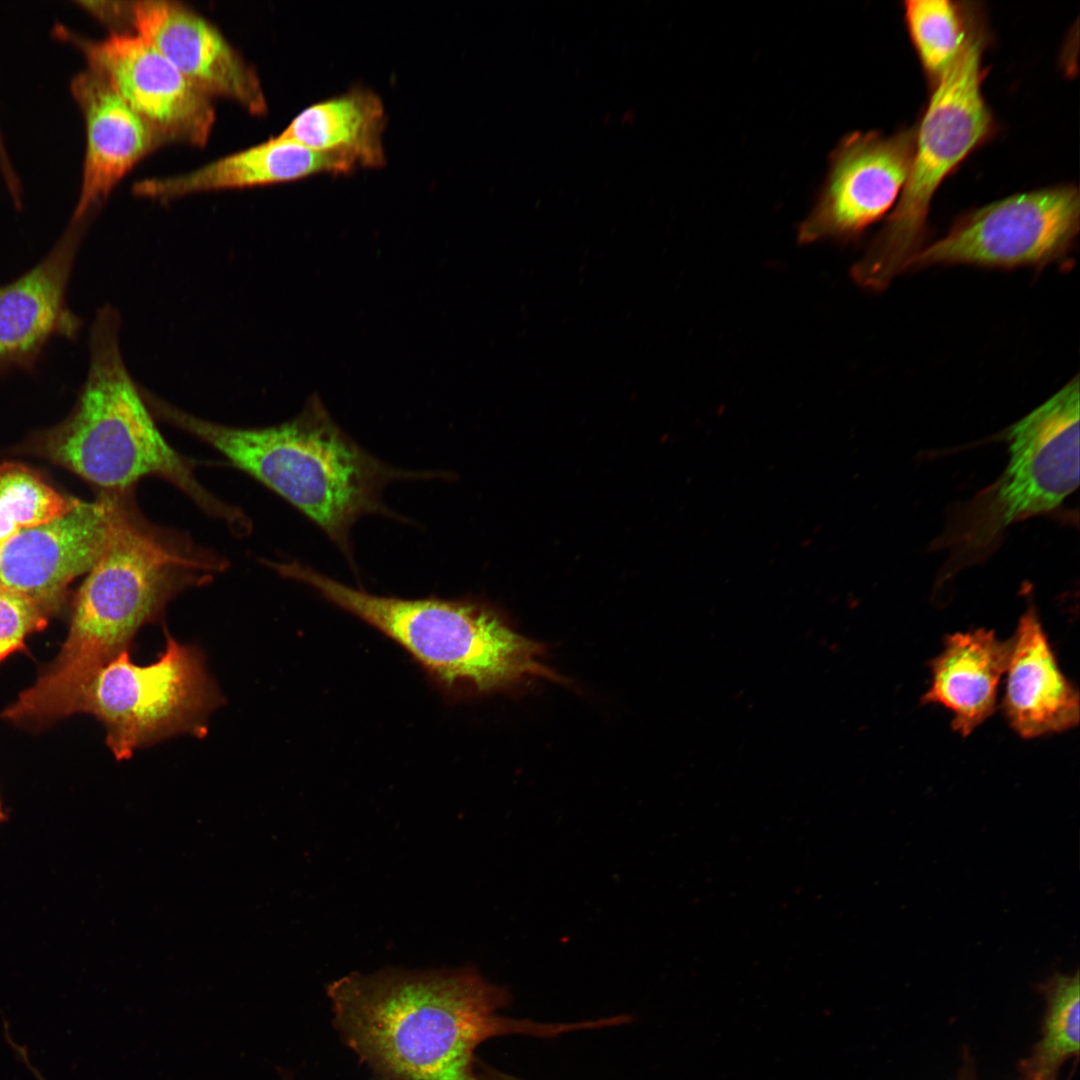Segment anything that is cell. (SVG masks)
Here are the masks:
<instances>
[{"instance_id": "cell-1", "label": "cell", "mask_w": 1080, "mask_h": 1080, "mask_svg": "<svg viewBox=\"0 0 1080 1080\" xmlns=\"http://www.w3.org/2000/svg\"><path fill=\"white\" fill-rule=\"evenodd\" d=\"M225 568L222 556L146 519L133 490L124 492L108 543L76 595L66 640L20 694L23 709L45 723L78 713L95 675L129 650L143 626L159 622L178 594Z\"/></svg>"}, {"instance_id": "cell-2", "label": "cell", "mask_w": 1080, "mask_h": 1080, "mask_svg": "<svg viewBox=\"0 0 1080 1080\" xmlns=\"http://www.w3.org/2000/svg\"><path fill=\"white\" fill-rule=\"evenodd\" d=\"M327 994L336 1029L378 1080H480L478 1045L535 1027L502 1017L507 991L470 966L355 972Z\"/></svg>"}, {"instance_id": "cell-3", "label": "cell", "mask_w": 1080, "mask_h": 1080, "mask_svg": "<svg viewBox=\"0 0 1080 1080\" xmlns=\"http://www.w3.org/2000/svg\"><path fill=\"white\" fill-rule=\"evenodd\" d=\"M152 414L223 454L312 521L356 571L351 531L361 517L400 518L383 502L394 481L432 479L441 473L395 468L374 457L311 400L284 423L262 428L222 425L199 418L148 392Z\"/></svg>"}, {"instance_id": "cell-4", "label": "cell", "mask_w": 1080, "mask_h": 1080, "mask_svg": "<svg viewBox=\"0 0 1080 1080\" xmlns=\"http://www.w3.org/2000/svg\"><path fill=\"white\" fill-rule=\"evenodd\" d=\"M120 331V313L111 305L99 308L90 327L87 375L72 413L48 437L50 456L105 492L132 490L143 477H159L234 532H247L246 516L207 491L191 462L161 434L125 365Z\"/></svg>"}, {"instance_id": "cell-5", "label": "cell", "mask_w": 1080, "mask_h": 1080, "mask_svg": "<svg viewBox=\"0 0 1080 1080\" xmlns=\"http://www.w3.org/2000/svg\"><path fill=\"white\" fill-rule=\"evenodd\" d=\"M270 566L393 640L447 693L495 691L530 675L560 679L539 661L543 646L485 602L375 595L296 561Z\"/></svg>"}, {"instance_id": "cell-6", "label": "cell", "mask_w": 1080, "mask_h": 1080, "mask_svg": "<svg viewBox=\"0 0 1080 1080\" xmlns=\"http://www.w3.org/2000/svg\"><path fill=\"white\" fill-rule=\"evenodd\" d=\"M975 18L961 51L932 86L916 129L910 171L896 203L851 276L872 291L887 288L925 246L932 198L944 179L995 130L982 94V56L989 36L983 16Z\"/></svg>"}, {"instance_id": "cell-7", "label": "cell", "mask_w": 1080, "mask_h": 1080, "mask_svg": "<svg viewBox=\"0 0 1080 1080\" xmlns=\"http://www.w3.org/2000/svg\"><path fill=\"white\" fill-rule=\"evenodd\" d=\"M1009 459L990 486L948 513L932 543L948 550L942 579L992 554L1011 524L1055 510L1079 485V377L1004 433Z\"/></svg>"}, {"instance_id": "cell-8", "label": "cell", "mask_w": 1080, "mask_h": 1080, "mask_svg": "<svg viewBox=\"0 0 1080 1080\" xmlns=\"http://www.w3.org/2000/svg\"><path fill=\"white\" fill-rule=\"evenodd\" d=\"M224 699L207 670L201 649L166 632L163 652L147 664L125 650L110 660L86 688L78 713L96 717L118 760L172 736L203 737L208 719Z\"/></svg>"}, {"instance_id": "cell-9", "label": "cell", "mask_w": 1080, "mask_h": 1080, "mask_svg": "<svg viewBox=\"0 0 1080 1080\" xmlns=\"http://www.w3.org/2000/svg\"><path fill=\"white\" fill-rule=\"evenodd\" d=\"M1075 185L1014 194L960 216L907 269L938 265L1040 268L1064 258L1079 232Z\"/></svg>"}, {"instance_id": "cell-10", "label": "cell", "mask_w": 1080, "mask_h": 1080, "mask_svg": "<svg viewBox=\"0 0 1080 1080\" xmlns=\"http://www.w3.org/2000/svg\"><path fill=\"white\" fill-rule=\"evenodd\" d=\"M916 128L891 136L853 132L840 141L816 203L798 230L801 244L850 240L894 205L906 183L915 150Z\"/></svg>"}, {"instance_id": "cell-11", "label": "cell", "mask_w": 1080, "mask_h": 1080, "mask_svg": "<svg viewBox=\"0 0 1080 1080\" xmlns=\"http://www.w3.org/2000/svg\"><path fill=\"white\" fill-rule=\"evenodd\" d=\"M165 143L207 144L215 122L208 96L141 36L115 31L101 40L63 32Z\"/></svg>"}, {"instance_id": "cell-12", "label": "cell", "mask_w": 1080, "mask_h": 1080, "mask_svg": "<svg viewBox=\"0 0 1080 1080\" xmlns=\"http://www.w3.org/2000/svg\"><path fill=\"white\" fill-rule=\"evenodd\" d=\"M114 31L127 24L209 98L220 96L254 115L267 112L255 68L218 28L187 5L169 0L114 1Z\"/></svg>"}, {"instance_id": "cell-13", "label": "cell", "mask_w": 1080, "mask_h": 1080, "mask_svg": "<svg viewBox=\"0 0 1080 1080\" xmlns=\"http://www.w3.org/2000/svg\"><path fill=\"white\" fill-rule=\"evenodd\" d=\"M123 492L78 500L65 515L25 529L0 546V586L55 612L70 582L88 573L105 549Z\"/></svg>"}, {"instance_id": "cell-14", "label": "cell", "mask_w": 1080, "mask_h": 1080, "mask_svg": "<svg viewBox=\"0 0 1080 1080\" xmlns=\"http://www.w3.org/2000/svg\"><path fill=\"white\" fill-rule=\"evenodd\" d=\"M87 222L71 221L40 262L0 286V375L34 371L53 339L73 340L81 330L67 289Z\"/></svg>"}, {"instance_id": "cell-15", "label": "cell", "mask_w": 1080, "mask_h": 1080, "mask_svg": "<svg viewBox=\"0 0 1080 1080\" xmlns=\"http://www.w3.org/2000/svg\"><path fill=\"white\" fill-rule=\"evenodd\" d=\"M71 91L85 124L82 181L71 221L88 218L122 178L164 144L111 84L91 69L79 73Z\"/></svg>"}, {"instance_id": "cell-16", "label": "cell", "mask_w": 1080, "mask_h": 1080, "mask_svg": "<svg viewBox=\"0 0 1080 1080\" xmlns=\"http://www.w3.org/2000/svg\"><path fill=\"white\" fill-rule=\"evenodd\" d=\"M358 168L348 157L319 152L282 135L214 160L193 171L136 182V196L171 200L194 193L285 183Z\"/></svg>"}, {"instance_id": "cell-17", "label": "cell", "mask_w": 1080, "mask_h": 1080, "mask_svg": "<svg viewBox=\"0 0 1080 1080\" xmlns=\"http://www.w3.org/2000/svg\"><path fill=\"white\" fill-rule=\"evenodd\" d=\"M1006 673L1003 707L1021 737L1062 732L1078 724V692L1060 670L1033 605L1012 638Z\"/></svg>"}, {"instance_id": "cell-18", "label": "cell", "mask_w": 1080, "mask_h": 1080, "mask_svg": "<svg viewBox=\"0 0 1080 1080\" xmlns=\"http://www.w3.org/2000/svg\"><path fill=\"white\" fill-rule=\"evenodd\" d=\"M1011 650L1012 639L1002 641L984 628L949 635L931 663L932 683L922 701L948 708L953 730L968 736L994 712Z\"/></svg>"}, {"instance_id": "cell-19", "label": "cell", "mask_w": 1080, "mask_h": 1080, "mask_svg": "<svg viewBox=\"0 0 1080 1080\" xmlns=\"http://www.w3.org/2000/svg\"><path fill=\"white\" fill-rule=\"evenodd\" d=\"M385 125L379 96L353 88L306 107L280 135L315 151L348 157L357 167L380 168L386 160Z\"/></svg>"}, {"instance_id": "cell-20", "label": "cell", "mask_w": 1080, "mask_h": 1080, "mask_svg": "<svg viewBox=\"0 0 1080 1080\" xmlns=\"http://www.w3.org/2000/svg\"><path fill=\"white\" fill-rule=\"evenodd\" d=\"M903 5L911 42L933 86L964 46L979 9L949 0H908Z\"/></svg>"}, {"instance_id": "cell-21", "label": "cell", "mask_w": 1080, "mask_h": 1080, "mask_svg": "<svg viewBox=\"0 0 1080 1080\" xmlns=\"http://www.w3.org/2000/svg\"><path fill=\"white\" fill-rule=\"evenodd\" d=\"M1079 972L1055 973L1040 986L1047 1002L1042 1037L1022 1070L1031 1080H1055L1060 1066L1079 1054Z\"/></svg>"}, {"instance_id": "cell-22", "label": "cell", "mask_w": 1080, "mask_h": 1080, "mask_svg": "<svg viewBox=\"0 0 1080 1080\" xmlns=\"http://www.w3.org/2000/svg\"><path fill=\"white\" fill-rule=\"evenodd\" d=\"M77 501L23 464H0V546L25 529L62 517Z\"/></svg>"}, {"instance_id": "cell-23", "label": "cell", "mask_w": 1080, "mask_h": 1080, "mask_svg": "<svg viewBox=\"0 0 1080 1080\" xmlns=\"http://www.w3.org/2000/svg\"><path fill=\"white\" fill-rule=\"evenodd\" d=\"M48 618L36 604L0 586V663L25 649L27 637L43 630Z\"/></svg>"}, {"instance_id": "cell-24", "label": "cell", "mask_w": 1080, "mask_h": 1080, "mask_svg": "<svg viewBox=\"0 0 1080 1080\" xmlns=\"http://www.w3.org/2000/svg\"><path fill=\"white\" fill-rule=\"evenodd\" d=\"M958 1080H976L975 1074H974V1072L972 1070V1066H971L970 1063H966L963 1066Z\"/></svg>"}, {"instance_id": "cell-25", "label": "cell", "mask_w": 1080, "mask_h": 1080, "mask_svg": "<svg viewBox=\"0 0 1080 1080\" xmlns=\"http://www.w3.org/2000/svg\"><path fill=\"white\" fill-rule=\"evenodd\" d=\"M5 820H6V813H5L4 809H3L2 801H1V798H0V824Z\"/></svg>"}, {"instance_id": "cell-26", "label": "cell", "mask_w": 1080, "mask_h": 1080, "mask_svg": "<svg viewBox=\"0 0 1080 1080\" xmlns=\"http://www.w3.org/2000/svg\"><path fill=\"white\" fill-rule=\"evenodd\" d=\"M281 1080H293V1079H292V1076L289 1073L285 1072V1073H282Z\"/></svg>"}, {"instance_id": "cell-27", "label": "cell", "mask_w": 1080, "mask_h": 1080, "mask_svg": "<svg viewBox=\"0 0 1080 1080\" xmlns=\"http://www.w3.org/2000/svg\"><path fill=\"white\" fill-rule=\"evenodd\" d=\"M378 1080V1079H377Z\"/></svg>"}]
</instances>
